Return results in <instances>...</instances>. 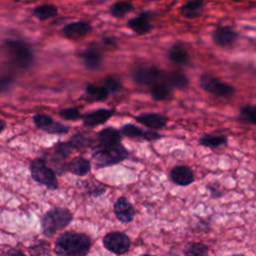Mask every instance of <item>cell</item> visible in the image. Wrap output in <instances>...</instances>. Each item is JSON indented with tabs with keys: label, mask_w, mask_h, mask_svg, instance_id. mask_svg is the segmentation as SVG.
Returning a JSON list of instances; mask_svg holds the SVG:
<instances>
[{
	"label": "cell",
	"mask_w": 256,
	"mask_h": 256,
	"mask_svg": "<svg viewBox=\"0 0 256 256\" xmlns=\"http://www.w3.org/2000/svg\"><path fill=\"white\" fill-rule=\"evenodd\" d=\"M90 237L81 232L65 231L55 240L54 252L58 256H85L91 248Z\"/></svg>",
	"instance_id": "obj_1"
},
{
	"label": "cell",
	"mask_w": 256,
	"mask_h": 256,
	"mask_svg": "<svg viewBox=\"0 0 256 256\" xmlns=\"http://www.w3.org/2000/svg\"><path fill=\"white\" fill-rule=\"evenodd\" d=\"M128 156L129 152L121 142L100 143L93 149L91 154L97 168L116 165L127 159Z\"/></svg>",
	"instance_id": "obj_2"
},
{
	"label": "cell",
	"mask_w": 256,
	"mask_h": 256,
	"mask_svg": "<svg viewBox=\"0 0 256 256\" xmlns=\"http://www.w3.org/2000/svg\"><path fill=\"white\" fill-rule=\"evenodd\" d=\"M5 49L12 63L20 69L26 70L34 63L35 55L31 46L24 40L8 38L4 41Z\"/></svg>",
	"instance_id": "obj_3"
},
{
	"label": "cell",
	"mask_w": 256,
	"mask_h": 256,
	"mask_svg": "<svg viewBox=\"0 0 256 256\" xmlns=\"http://www.w3.org/2000/svg\"><path fill=\"white\" fill-rule=\"evenodd\" d=\"M73 220L72 212L63 207H52L41 218V230L45 237L53 236L57 231L67 227Z\"/></svg>",
	"instance_id": "obj_4"
},
{
	"label": "cell",
	"mask_w": 256,
	"mask_h": 256,
	"mask_svg": "<svg viewBox=\"0 0 256 256\" xmlns=\"http://www.w3.org/2000/svg\"><path fill=\"white\" fill-rule=\"evenodd\" d=\"M29 170L32 179L48 189L55 190L58 188V181L55 172L47 165L44 158L38 157L30 162Z\"/></svg>",
	"instance_id": "obj_5"
},
{
	"label": "cell",
	"mask_w": 256,
	"mask_h": 256,
	"mask_svg": "<svg viewBox=\"0 0 256 256\" xmlns=\"http://www.w3.org/2000/svg\"><path fill=\"white\" fill-rule=\"evenodd\" d=\"M199 83L204 91L219 98H230L235 94V88L232 85L211 74L201 75Z\"/></svg>",
	"instance_id": "obj_6"
},
{
	"label": "cell",
	"mask_w": 256,
	"mask_h": 256,
	"mask_svg": "<svg viewBox=\"0 0 256 256\" xmlns=\"http://www.w3.org/2000/svg\"><path fill=\"white\" fill-rule=\"evenodd\" d=\"M165 73L154 65H139L133 70L132 78L136 84L150 87L159 81L165 80Z\"/></svg>",
	"instance_id": "obj_7"
},
{
	"label": "cell",
	"mask_w": 256,
	"mask_h": 256,
	"mask_svg": "<svg viewBox=\"0 0 256 256\" xmlns=\"http://www.w3.org/2000/svg\"><path fill=\"white\" fill-rule=\"evenodd\" d=\"M102 243L105 249L116 255L125 254L130 248V238L121 231H112L107 233L103 239Z\"/></svg>",
	"instance_id": "obj_8"
},
{
	"label": "cell",
	"mask_w": 256,
	"mask_h": 256,
	"mask_svg": "<svg viewBox=\"0 0 256 256\" xmlns=\"http://www.w3.org/2000/svg\"><path fill=\"white\" fill-rule=\"evenodd\" d=\"M34 124L37 128L50 134H65L69 131V126L54 120L50 115L47 114H35L33 116Z\"/></svg>",
	"instance_id": "obj_9"
},
{
	"label": "cell",
	"mask_w": 256,
	"mask_h": 256,
	"mask_svg": "<svg viewBox=\"0 0 256 256\" xmlns=\"http://www.w3.org/2000/svg\"><path fill=\"white\" fill-rule=\"evenodd\" d=\"M239 33L229 25L220 26L212 33L213 42L222 48H232L238 41Z\"/></svg>",
	"instance_id": "obj_10"
},
{
	"label": "cell",
	"mask_w": 256,
	"mask_h": 256,
	"mask_svg": "<svg viewBox=\"0 0 256 256\" xmlns=\"http://www.w3.org/2000/svg\"><path fill=\"white\" fill-rule=\"evenodd\" d=\"M82 65L90 71H96L103 64V54L96 47H87L77 53Z\"/></svg>",
	"instance_id": "obj_11"
},
{
	"label": "cell",
	"mask_w": 256,
	"mask_h": 256,
	"mask_svg": "<svg viewBox=\"0 0 256 256\" xmlns=\"http://www.w3.org/2000/svg\"><path fill=\"white\" fill-rule=\"evenodd\" d=\"M62 34L69 40L77 41L88 35L92 31L90 22L80 20L67 23L62 27Z\"/></svg>",
	"instance_id": "obj_12"
},
{
	"label": "cell",
	"mask_w": 256,
	"mask_h": 256,
	"mask_svg": "<svg viewBox=\"0 0 256 256\" xmlns=\"http://www.w3.org/2000/svg\"><path fill=\"white\" fill-rule=\"evenodd\" d=\"M113 210L117 220L124 224L131 222L136 214L134 206L124 196L119 197L115 201L113 205Z\"/></svg>",
	"instance_id": "obj_13"
},
{
	"label": "cell",
	"mask_w": 256,
	"mask_h": 256,
	"mask_svg": "<svg viewBox=\"0 0 256 256\" xmlns=\"http://www.w3.org/2000/svg\"><path fill=\"white\" fill-rule=\"evenodd\" d=\"M127 26L137 35L149 33L153 28V24L151 22V13L142 12L138 14L136 17L127 21Z\"/></svg>",
	"instance_id": "obj_14"
},
{
	"label": "cell",
	"mask_w": 256,
	"mask_h": 256,
	"mask_svg": "<svg viewBox=\"0 0 256 256\" xmlns=\"http://www.w3.org/2000/svg\"><path fill=\"white\" fill-rule=\"evenodd\" d=\"M120 133H122L123 135H125L126 137H129L131 139H145L148 141L157 140L162 137V135H160L156 132L143 130L142 128H140L134 124H131V123L124 124L120 129Z\"/></svg>",
	"instance_id": "obj_15"
},
{
	"label": "cell",
	"mask_w": 256,
	"mask_h": 256,
	"mask_svg": "<svg viewBox=\"0 0 256 256\" xmlns=\"http://www.w3.org/2000/svg\"><path fill=\"white\" fill-rule=\"evenodd\" d=\"M114 114L113 109H106V108H99L89 113L82 115V121L85 126L88 127H96L98 125L104 124L107 120L111 118Z\"/></svg>",
	"instance_id": "obj_16"
},
{
	"label": "cell",
	"mask_w": 256,
	"mask_h": 256,
	"mask_svg": "<svg viewBox=\"0 0 256 256\" xmlns=\"http://www.w3.org/2000/svg\"><path fill=\"white\" fill-rule=\"evenodd\" d=\"M135 120L144 126L153 129V130H160L163 129L168 122V118L160 113H142L134 117Z\"/></svg>",
	"instance_id": "obj_17"
},
{
	"label": "cell",
	"mask_w": 256,
	"mask_h": 256,
	"mask_svg": "<svg viewBox=\"0 0 256 256\" xmlns=\"http://www.w3.org/2000/svg\"><path fill=\"white\" fill-rule=\"evenodd\" d=\"M170 179L176 185L188 186L194 182V173L185 165H177L171 169Z\"/></svg>",
	"instance_id": "obj_18"
},
{
	"label": "cell",
	"mask_w": 256,
	"mask_h": 256,
	"mask_svg": "<svg viewBox=\"0 0 256 256\" xmlns=\"http://www.w3.org/2000/svg\"><path fill=\"white\" fill-rule=\"evenodd\" d=\"M167 57L171 62L177 65H187L190 62L189 53L185 46L180 42L173 44L169 48L167 52Z\"/></svg>",
	"instance_id": "obj_19"
},
{
	"label": "cell",
	"mask_w": 256,
	"mask_h": 256,
	"mask_svg": "<svg viewBox=\"0 0 256 256\" xmlns=\"http://www.w3.org/2000/svg\"><path fill=\"white\" fill-rule=\"evenodd\" d=\"M66 170L76 176H85L91 170V163L88 159L77 156L66 165Z\"/></svg>",
	"instance_id": "obj_20"
},
{
	"label": "cell",
	"mask_w": 256,
	"mask_h": 256,
	"mask_svg": "<svg viewBox=\"0 0 256 256\" xmlns=\"http://www.w3.org/2000/svg\"><path fill=\"white\" fill-rule=\"evenodd\" d=\"M204 6L203 0H190L180 7V13L186 18H196L202 15Z\"/></svg>",
	"instance_id": "obj_21"
},
{
	"label": "cell",
	"mask_w": 256,
	"mask_h": 256,
	"mask_svg": "<svg viewBox=\"0 0 256 256\" xmlns=\"http://www.w3.org/2000/svg\"><path fill=\"white\" fill-rule=\"evenodd\" d=\"M172 88L167 84L166 80L159 81L149 87L151 97L156 101H163L171 96Z\"/></svg>",
	"instance_id": "obj_22"
},
{
	"label": "cell",
	"mask_w": 256,
	"mask_h": 256,
	"mask_svg": "<svg viewBox=\"0 0 256 256\" xmlns=\"http://www.w3.org/2000/svg\"><path fill=\"white\" fill-rule=\"evenodd\" d=\"M165 80L171 88L184 89L188 86V77L181 71H172L165 73Z\"/></svg>",
	"instance_id": "obj_23"
},
{
	"label": "cell",
	"mask_w": 256,
	"mask_h": 256,
	"mask_svg": "<svg viewBox=\"0 0 256 256\" xmlns=\"http://www.w3.org/2000/svg\"><path fill=\"white\" fill-rule=\"evenodd\" d=\"M85 93H86L88 99L92 100V101H103L110 94L104 85H102V84L97 85V84H92V83L86 84Z\"/></svg>",
	"instance_id": "obj_24"
},
{
	"label": "cell",
	"mask_w": 256,
	"mask_h": 256,
	"mask_svg": "<svg viewBox=\"0 0 256 256\" xmlns=\"http://www.w3.org/2000/svg\"><path fill=\"white\" fill-rule=\"evenodd\" d=\"M184 256H208L209 248L202 242H189L183 248Z\"/></svg>",
	"instance_id": "obj_25"
},
{
	"label": "cell",
	"mask_w": 256,
	"mask_h": 256,
	"mask_svg": "<svg viewBox=\"0 0 256 256\" xmlns=\"http://www.w3.org/2000/svg\"><path fill=\"white\" fill-rule=\"evenodd\" d=\"M32 13L37 19L44 21L49 18L55 17L58 14V9L56 6L52 4H43V5L36 6L33 9Z\"/></svg>",
	"instance_id": "obj_26"
},
{
	"label": "cell",
	"mask_w": 256,
	"mask_h": 256,
	"mask_svg": "<svg viewBox=\"0 0 256 256\" xmlns=\"http://www.w3.org/2000/svg\"><path fill=\"white\" fill-rule=\"evenodd\" d=\"M199 143L205 147L216 149L227 144V138L224 135L205 134L199 139Z\"/></svg>",
	"instance_id": "obj_27"
},
{
	"label": "cell",
	"mask_w": 256,
	"mask_h": 256,
	"mask_svg": "<svg viewBox=\"0 0 256 256\" xmlns=\"http://www.w3.org/2000/svg\"><path fill=\"white\" fill-rule=\"evenodd\" d=\"M97 139L100 143H116L121 142V134L120 131L113 128L107 127L100 130L97 133Z\"/></svg>",
	"instance_id": "obj_28"
},
{
	"label": "cell",
	"mask_w": 256,
	"mask_h": 256,
	"mask_svg": "<svg viewBox=\"0 0 256 256\" xmlns=\"http://www.w3.org/2000/svg\"><path fill=\"white\" fill-rule=\"evenodd\" d=\"M134 9V6L132 5L131 2L129 1H117L115 3H113L110 6V14L115 17V18H120L123 17L124 15H126L127 13L131 12Z\"/></svg>",
	"instance_id": "obj_29"
},
{
	"label": "cell",
	"mask_w": 256,
	"mask_h": 256,
	"mask_svg": "<svg viewBox=\"0 0 256 256\" xmlns=\"http://www.w3.org/2000/svg\"><path fill=\"white\" fill-rule=\"evenodd\" d=\"M239 119L245 123L254 125L256 122V106L246 104L239 111Z\"/></svg>",
	"instance_id": "obj_30"
},
{
	"label": "cell",
	"mask_w": 256,
	"mask_h": 256,
	"mask_svg": "<svg viewBox=\"0 0 256 256\" xmlns=\"http://www.w3.org/2000/svg\"><path fill=\"white\" fill-rule=\"evenodd\" d=\"M101 84L104 85L109 93H116L121 89V82L114 76H107L102 81Z\"/></svg>",
	"instance_id": "obj_31"
},
{
	"label": "cell",
	"mask_w": 256,
	"mask_h": 256,
	"mask_svg": "<svg viewBox=\"0 0 256 256\" xmlns=\"http://www.w3.org/2000/svg\"><path fill=\"white\" fill-rule=\"evenodd\" d=\"M59 116L64 120H77L82 117L79 109L76 107H68L63 108L59 111Z\"/></svg>",
	"instance_id": "obj_32"
},
{
	"label": "cell",
	"mask_w": 256,
	"mask_h": 256,
	"mask_svg": "<svg viewBox=\"0 0 256 256\" xmlns=\"http://www.w3.org/2000/svg\"><path fill=\"white\" fill-rule=\"evenodd\" d=\"M69 141L71 142V144L73 145L75 150L83 149V148L89 146V144H90V139H88L86 136H84L80 133L73 135Z\"/></svg>",
	"instance_id": "obj_33"
},
{
	"label": "cell",
	"mask_w": 256,
	"mask_h": 256,
	"mask_svg": "<svg viewBox=\"0 0 256 256\" xmlns=\"http://www.w3.org/2000/svg\"><path fill=\"white\" fill-rule=\"evenodd\" d=\"M14 83V78L11 76H1L0 77V93L6 92L11 88Z\"/></svg>",
	"instance_id": "obj_34"
},
{
	"label": "cell",
	"mask_w": 256,
	"mask_h": 256,
	"mask_svg": "<svg viewBox=\"0 0 256 256\" xmlns=\"http://www.w3.org/2000/svg\"><path fill=\"white\" fill-rule=\"evenodd\" d=\"M6 256H38V255H26L25 253H23V251L19 250V249H15V248H12V249H9L7 252H6Z\"/></svg>",
	"instance_id": "obj_35"
},
{
	"label": "cell",
	"mask_w": 256,
	"mask_h": 256,
	"mask_svg": "<svg viewBox=\"0 0 256 256\" xmlns=\"http://www.w3.org/2000/svg\"><path fill=\"white\" fill-rule=\"evenodd\" d=\"M6 127V122L0 118V133L4 130V128Z\"/></svg>",
	"instance_id": "obj_36"
},
{
	"label": "cell",
	"mask_w": 256,
	"mask_h": 256,
	"mask_svg": "<svg viewBox=\"0 0 256 256\" xmlns=\"http://www.w3.org/2000/svg\"><path fill=\"white\" fill-rule=\"evenodd\" d=\"M230 256H246V255L241 254V253H235V254H232V255H230Z\"/></svg>",
	"instance_id": "obj_37"
},
{
	"label": "cell",
	"mask_w": 256,
	"mask_h": 256,
	"mask_svg": "<svg viewBox=\"0 0 256 256\" xmlns=\"http://www.w3.org/2000/svg\"><path fill=\"white\" fill-rule=\"evenodd\" d=\"M142 256H155V255H151V254H144Z\"/></svg>",
	"instance_id": "obj_38"
}]
</instances>
